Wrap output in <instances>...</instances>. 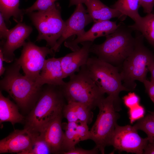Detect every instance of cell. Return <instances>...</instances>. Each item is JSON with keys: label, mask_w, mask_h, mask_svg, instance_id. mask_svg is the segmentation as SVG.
<instances>
[{"label": "cell", "mask_w": 154, "mask_h": 154, "mask_svg": "<svg viewBox=\"0 0 154 154\" xmlns=\"http://www.w3.org/2000/svg\"><path fill=\"white\" fill-rule=\"evenodd\" d=\"M60 86L47 84L41 90L38 98L26 120L24 128L39 135L50 121L60 113L64 104Z\"/></svg>", "instance_id": "obj_1"}, {"label": "cell", "mask_w": 154, "mask_h": 154, "mask_svg": "<svg viewBox=\"0 0 154 154\" xmlns=\"http://www.w3.org/2000/svg\"><path fill=\"white\" fill-rule=\"evenodd\" d=\"M20 65L15 60L7 67L3 78L0 80V88L7 92L17 105L25 109L35 104L42 87L20 73Z\"/></svg>", "instance_id": "obj_2"}, {"label": "cell", "mask_w": 154, "mask_h": 154, "mask_svg": "<svg viewBox=\"0 0 154 154\" xmlns=\"http://www.w3.org/2000/svg\"><path fill=\"white\" fill-rule=\"evenodd\" d=\"M132 31L128 26L120 24L114 32L106 36V40L103 43L93 44L90 52L113 65L122 64L135 47V39L132 35Z\"/></svg>", "instance_id": "obj_3"}, {"label": "cell", "mask_w": 154, "mask_h": 154, "mask_svg": "<svg viewBox=\"0 0 154 154\" xmlns=\"http://www.w3.org/2000/svg\"><path fill=\"white\" fill-rule=\"evenodd\" d=\"M135 32L134 48L121 64L120 72L123 85L130 91L135 89L136 80L143 83L150 66L154 63V54L144 45V37L141 33Z\"/></svg>", "instance_id": "obj_4"}, {"label": "cell", "mask_w": 154, "mask_h": 154, "mask_svg": "<svg viewBox=\"0 0 154 154\" xmlns=\"http://www.w3.org/2000/svg\"><path fill=\"white\" fill-rule=\"evenodd\" d=\"M68 102L83 104L91 110L98 106L104 94L89 76L83 66L76 74L70 76V80L61 86Z\"/></svg>", "instance_id": "obj_5"}, {"label": "cell", "mask_w": 154, "mask_h": 154, "mask_svg": "<svg viewBox=\"0 0 154 154\" xmlns=\"http://www.w3.org/2000/svg\"><path fill=\"white\" fill-rule=\"evenodd\" d=\"M83 66L86 72L101 91L113 96L116 102L120 101L119 94L122 91H130L122 83L118 67L96 57H89Z\"/></svg>", "instance_id": "obj_6"}, {"label": "cell", "mask_w": 154, "mask_h": 154, "mask_svg": "<svg viewBox=\"0 0 154 154\" xmlns=\"http://www.w3.org/2000/svg\"><path fill=\"white\" fill-rule=\"evenodd\" d=\"M116 100L112 96L104 98L98 105L99 112L96 120L90 131V139L102 154L104 153L105 147L109 145L119 117L116 112Z\"/></svg>", "instance_id": "obj_7"}, {"label": "cell", "mask_w": 154, "mask_h": 154, "mask_svg": "<svg viewBox=\"0 0 154 154\" xmlns=\"http://www.w3.org/2000/svg\"><path fill=\"white\" fill-rule=\"evenodd\" d=\"M38 35L36 41L45 40L51 48L56 45L64 30L65 24L61 15V7L55 3L47 10L29 13Z\"/></svg>", "instance_id": "obj_8"}, {"label": "cell", "mask_w": 154, "mask_h": 154, "mask_svg": "<svg viewBox=\"0 0 154 154\" xmlns=\"http://www.w3.org/2000/svg\"><path fill=\"white\" fill-rule=\"evenodd\" d=\"M20 57L15 60L22 67L25 75L35 82L38 77L48 54L54 56L55 53L51 48L40 47L30 41L23 46Z\"/></svg>", "instance_id": "obj_9"}, {"label": "cell", "mask_w": 154, "mask_h": 154, "mask_svg": "<svg viewBox=\"0 0 154 154\" xmlns=\"http://www.w3.org/2000/svg\"><path fill=\"white\" fill-rule=\"evenodd\" d=\"M133 126L119 125L117 124L111 138L109 145L116 150L136 154L143 153L148 142L147 137L143 138L138 134Z\"/></svg>", "instance_id": "obj_10"}, {"label": "cell", "mask_w": 154, "mask_h": 154, "mask_svg": "<svg viewBox=\"0 0 154 154\" xmlns=\"http://www.w3.org/2000/svg\"><path fill=\"white\" fill-rule=\"evenodd\" d=\"M76 6L73 13L65 21V27L62 35L55 46L51 48L55 53L59 51L63 42L73 35H76L78 37L83 34L85 32V27L93 21L82 4L80 3Z\"/></svg>", "instance_id": "obj_11"}, {"label": "cell", "mask_w": 154, "mask_h": 154, "mask_svg": "<svg viewBox=\"0 0 154 154\" xmlns=\"http://www.w3.org/2000/svg\"><path fill=\"white\" fill-rule=\"evenodd\" d=\"M32 28L21 22L18 23L10 31L6 38V40L1 47L4 61L10 63L15 58L14 51L23 46L25 40L32 31Z\"/></svg>", "instance_id": "obj_12"}, {"label": "cell", "mask_w": 154, "mask_h": 154, "mask_svg": "<svg viewBox=\"0 0 154 154\" xmlns=\"http://www.w3.org/2000/svg\"><path fill=\"white\" fill-rule=\"evenodd\" d=\"M38 135L26 129L15 130L0 141V153L19 154L28 149Z\"/></svg>", "instance_id": "obj_13"}, {"label": "cell", "mask_w": 154, "mask_h": 154, "mask_svg": "<svg viewBox=\"0 0 154 154\" xmlns=\"http://www.w3.org/2000/svg\"><path fill=\"white\" fill-rule=\"evenodd\" d=\"M116 21L106 20L95 23L88 31L77 38L64 41V45L72 51L80 48L78 44L86 41L93 42L96 38L106 36L114 32L119 26Z\"/></svg>", "instance_id": "obj_14"}, {"label": "cell", "mask_w": 154, "mask_h": 154, "mask_svg": "<svg viewBox=\"0 0 154 154\" xmlns=\"http://www.w3.org/2000/svg\"><path fill=\"white\" fill-rule=\"evenodd\" d=\"M80 44L82 45L81 48L61 57L64 78L78 72L80 68L87 62L90 48L93 42L86 41Z\"/></svg>", "instance_id": "obj_15"}, {"label": "cell", "mask_w": 154, "mask_h": 154, "mask_svg": "<svg viewBox=\"0 0 154 154\" xmlns=\"http://www.w3.org/2000/svg\"><path fill=\"white\" fill-rule=\"evenodd\" d=\"M61 64V57L46 59L39 76L35 82L40 87L45 84L61 86L65 83Z\"/></svg>", "instance_id": "obj_16"}, {"label": "cell", "mask_w": 154, "mask_h": 154, "mask_svg": "<svg viewBox=\"0 0 154 154\" xmlns=\"http://www.w3.org/2000/svg\"><path fill=\"white\" fill-rule=\"evenodd\" d=\"M88 124L80 121L62 123L65 132L62 153L74 148L80 141L90 139V131Z\"/></svg>", "instance_id": "obj_17"}, {"label": "cell", "mask_w": 154, "mask_h": 154, "mask_svg": "<svg viewBox=\"0 0 154 154\" xmlns=\"http://www.w3.org/2000/svg\"><path fill=\"white\" fill-rule=\"evenodd\" d=\"M62 112L52 119L39 135L48 143L52 153H62L64 133L62 130Z\"/></svg>", "instance_id": "obj_18"}, {"label": "cell", "mask_w": 154, "mask_h": 154, "mask_svg": "<svg viewBox=\"0 0 154 154\" xmlns=\"http://www.w3.org/2000/svg\"><path fill=\"white\" fill-rule=\"evenodd\" d=\"M84 3L94 23L116 17L123 21L127 17L117 10L108 7L100 0H84Z\"/></svg>", "instance_id": "obj_19"}, {"label": "cell", "mask_w": 154, "mask_h": 154, "mask_svg": "<svg viewBox=\"0 0 154 154\" xmlns=\"http://www.w3.org/2000/svg\"><path fill=\"white\" fill-rule=\"evenodd\" d=\"M24 117L19 112L17 106L5 97L0 92V123L9 122L14 126L17 123L22 122Z\"/></svg>", "instance_id": "obj_20"}, {"label": "cell", "mask_w": 154, "mask_h": 154, "mask_svg": "<svg viewBox=\"0 0 154 154\" xmlns=\"http://www.w3.org/2000/svg\"><path fill=\"white\" fill-rule=\"evenodd\" d=\"M128 26L133 31L140 32L154 47V12L147 14L138 21Z\"/></svg>", "instance_id": "obj_21"}, {"label": "cell", "mask_w": 154, "mask_h": 154, "mask_svg": "<svg viewBox=\"0 0 154 154\" xmlns=\"http://www.w3.org/2000/svg\"><path fill=\"white\" fill-rule=\"evenodd\" d=\"M19 0H0V12L7 22L11 17L18 23L22 21L25 13L19 8Z\"/></svg>", "instance_id": "obj_22"}, {"label": "cell", "mask_w": 154, "mask_h": 154, "mask_svg": "<svg viewBox=\"0 0 154 154\" xmlns=\"http://www.w3.org/2000/svg\"><path fill=\"white\" fill-rule=\"evenodd\" d=\"M140 6L139 0H117L111 7L117 10L136 22L141 17L138 12Z\"/></svg>", "instance_id": "obj_23"}, {"label": "cell", "mask_w": 154, "mask_h": 154, "mask_svg": "<svg viewBox=\"0 0 154 154\" xmlns=\"http://www.w3.org/2000/svg\"><path fill=\"white\" fill-rule=\"evenodd\" d=\"M133 126L146 133L148 142L154 141V119L150 114L138 120Z\"/></svg>", "instance_id": "obj_24"}, {"label": "cell", "mask_w": 154, "mask_h": 154, "mask_svg": "<svg viewBox=\"0 0 154 154\" xmlns=\"http://www.w3.org/2000/svg\"><path fill=\"white\" fill-rule=\"evenodd\" d=\"M52 153L47 142L39 135L36 137L30 147L19 154H45Z\"/></svg>", "instance_id": "obj_25"}, {"label": "cell", "mask_w": 154, "mask_h": 154, "mask_svg": "<svg viewBox=\"0 0 154 154\" xmlns=\"http://www.w3.org/2000/svg\"><path fill=\"white\" fill-rule=\"evenodd\" d=\"M72 102L79 120L86 123L88 124L91 123L93 116L91 110L83 104L78 102Z\"/></svg>", "instance_id": "obj_26"}, {"label": "cell", "mask_w": 154, "mask_h": 154, "mask_svg": "<svg viewBox=\"0 0 154 154\" xmlns=\"http://www.w3.org/2000/svg\"><path fill=\"white\" fill-rule=\"evenodd\" d=\"M57 0H37L31 7L25 9L24 12L29 13L35 11H43L47 10L55 3Z\"/></svg>", "instance_id": "obj_27"}, {"label": "cell", "mask_w": 154, "mask_h": 154, "mask_svg": "<svg viewBox=\"0 0 154 154\" xmlns=\"http://www.w3.org/2000/svg\"><path fill=\"white\" fill-rule=\"evenodd\" d=\"M62 114L68 122H77L79 121L72 102H68L63 108Z\"/></svg>", "instance_id": "obj_28"}, {"label": "cell", "mask_w": 154, "mask_h": 154, "mask_svg": "<svg viewBox=\"0 0 154 154\" xmlns=\"http://www.w3.org/2000/svg\"><path fill=\"white\" fill-rule=\"evenodd\" d=\"M128 114L131 123L144 117L145 113L144 107L140 104L129 109Z\"/></svg>", "instance_id": "obj_29"}, {"label": "cell", "mask_w": 154, "mask_h": 154, "mask_svg": "<svg viewBox=\"0 0 154 154\" xmlns=\"http://www.w3.org/2000/svg\"><path fill=\"white\" fill-rule=\"evenodd\" d=\"M122 99L125 105L129 109L140 104V97L133 92H130L124 96Z\"/></svg>", "instance_id": "obj_30"}, {"label": "cell", "mask_w": 154, "mask_h": 154, "mask_svg": "<svg viewBox=\"0 0 154 154\" xmlns=\"http://www.w3.org/2000/svg\"><path fill=\"white\" fill-rule=\"evenodd\" d=\"M99 151L98 149L96 146L91 150H86L75 147L70 150L62 153L64 154H96L98 153Z\"/></svg>", "instance_id": "obj_31"}, {"label": "cell", "mask_w": 154, "mask_h": 154, "mask_svg": "<svg viewBox=\"0 0 154 154\" xmlns=\"http://www.w3.org/2000/svg\"><path fill=\"white\" fill-rule=\"evenodd\" d=\"M140 6L143 9L144 13L147 14L153 12L154 7V0H139Z\"/></svg>", "instance_id": "obj_32"}, {"label": "cell", "mask_w": 154, "mask_h": 154, "mask_svg": "<svg viewBox=\"0 0 154 154\" xmlns=\"http://www.w3.org/2000/svg\"><path fill=\"white\" fill-rule=\"evenodd\" d=\"M143 83L146 92L154 104V83L147 79L144 81Z\"/></svg>", "instance_id": "obj_33"}, {"label": "cell", "mask_w": 154, "mask_h": 154, "mask_svg": "<svg viewBox=\"0 0 154 154\" xmlns=\"http://www.w3.org/2000/svg\"><path fill=\"white\" fill-rule=\"evenodd\" d=\"M5 20L1 13H0V36L1 39H6L10 30L7 27L5 22Z\"/></svg>", "instance_id": "obj_34"}, {"label": "cell", "mask_w": 154, "mask_h": 154, "mask_svg": "<svg viewBox=\"0 0 154 154\" xmlns=\"http://www.w3.org/2000/svg\"><path fill=\"white\" fill-rule=\"evenodd\" d=\"M143 154H154V141L148 142L144 149Z\"/></svg>", "instance_id": "obj_35"}, {"label": "cell", "mask_w": 154, "mask_h": 154, "mask_svg": "<svg viewBox=\"0 0 154 154\" xmlns=\"http://www.w3.org/2000/svg\"><path fill=\"white\" fill-rule=\"evenodd\" d=\"M4 61L1 49L0 50V75L1 76L5 72L6 68L3 66V62Z\"/></svg>", "instance_id": "obj_36"}, {"label": "cell", "mask_w": 154, "mask_h": 154, "mask_svg": "<svg viewBox=\"0 0 154 154\" xmlns=\"http://www.w3.org/2000/svg\"><path fill=\"white\" fill-rule=\"evenodd\" d=\"M70 3L69 7L73 5H76L84 3V0H69Z\"/></svg>", "instance_id": "obj_37"}, {"label": "cell", "mask_w": 154, "mask_h": 154, "mask_svg": "<svg viewBox=\"0 0 154 154\" xmlns=\"http://www.w3.org/2000/svg\"><path fill=\"white\" fill-rule=\"evenodd\" d=\"M149 71L151 73V81L154 83V63L150 66Z\"/></svg>", "instance_id": "obj_38"}, {"label": "cell", "mask_w": 154, "mask_h": 154, "mask_svg": "<svg viewBox=\"0 0 154 154\" xmlns=\"http://www.w3.org/2000/svg\"><path fill=\"white\" fill-rule=\"evenodd\" d=\"M149 113L152 117L154 119V111L152 112H150Z\"/></svg>", "instance_id": "obj_39"}]
</instances>
